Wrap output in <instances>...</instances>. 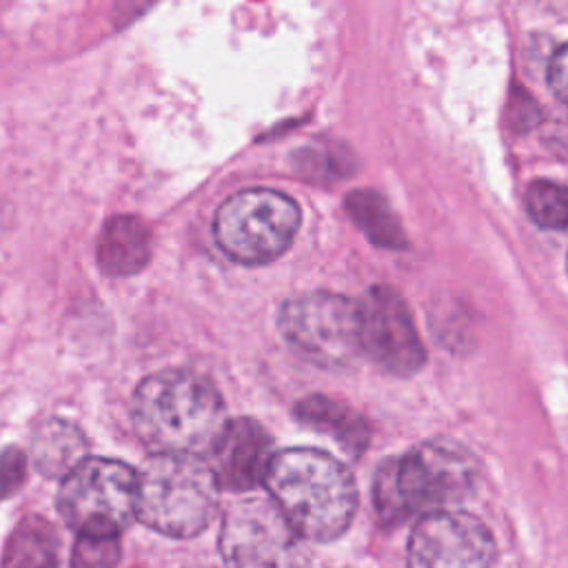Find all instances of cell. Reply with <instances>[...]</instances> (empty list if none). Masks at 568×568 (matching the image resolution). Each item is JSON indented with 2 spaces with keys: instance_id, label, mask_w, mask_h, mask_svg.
Segmentation results:
<instances>
[{
  "instance_id": "6da1fadb",
  "label": "cell",
  "mask_w": 568,
  "mask_h": 568,
  "mask_svg": "<svg viewBox=\"0 0 568 568\" xmlns=\"http://www.w3.org/2000/svg\"><path fill=\"white\" fill-rule=\"evenodd\" d=\"M264 484L302 539H337L357 510V488L351 470L333 455L315 448L275 453Z\"/></svg>"
},
{
  "instance_id": "7a4b0ae2",
  "label": "cell",
  "mask_w": 568,
  "mask_h": 568,
  "mask_svg": "<svg viewBox=\"0 0 568 568\" xmlns=\"http://www.w3.org/2000/svg\"><path fill=\"white\" fill-rule=\"evenodd\" d=\"M224 424L217 388L191 371H160L135 388L133 426L153 453H209Z\"/></svg>"
},
{
  "instance_id": "3957f363",
  "label": "cell",
  "mask_w": 568,
  "mask_h": 568,
  "mask_svg": "<svg viewBox=\"0 0 568 568\" xmlns=\"http://www.w3.org/2000/svg\"><path fill=\"white\" fill-rule=\"evenodd\" d=\"M477 477V462L455 442L433 439L402 457L379 464L373 479L375 510L384 524L430 513L466 497Z\"/></svg>"
},
{
  "instance_id": "277c9868",
  "label": "cell",
  "mask_w": 568,
  "mask_h": 568,
  "mask_svg": "<svg viewBox=\"0 0 568 568\" xmlns=\"http://www.w3.org/2000/svg\"><path fill=\"white\" fill-rule=\"evenodd\" d=\"M217 493L215 473L200 455L158 453L138 473L135 517L166 537H193L215 515Z\"/></svg>"
},
{
  "instance_id": "5b68a950",
  "label": "cell",
  "mask_w": 568,
  "mask_h": 568,
  "mask_svg": "<svg viewBox=\"0 0 568 568\" xmlns=\"http://www.w3.org/2000/svg\"><path fill=\"white\" fill-rule=\"evenodd\" d=\"M302 222L293 197L273 189H244L215 213L217 246L240 264H266L293 242Z\"/></svg>"
},
{
  "instance_id": "8992f818",
  "label": "cell",
  "mask_w": 568,
  "mask_h": 568,
  "mask_svg": "<svg viewBox=\"0 0 568 568\" xmlns=\"http://www.w3.org/2000/svg\"><path fill=\"white\" fill-rule=\"evenodd\" d=\"M220 550L226 568H308L302 537L271 497H248L226 510Z\"/></svg>"
},
{
  "instance_id": "52a82bcc",
  "label": "cell",
  "mask_w": 568,
  "mask_h": 568,
  "mask_svg": "<svg viewBox=\"0 0 568 568\" xmlns=\"http://www.w3.org/2000/svg\"><path fill=\"white\" fill-rule=\"evenodd\" d=\"M284 337L320 366L339 368L362 353L359 304L337 293H308L280 311Z\"/></svg>"
},
{
  "instance_id": "ba28073f",
  "label": "cell",
  "mask_w": 568,
  "mask_h": 568,
  "mask_svg": "<svg viewBox=\"0 0 568 568\" xmlns=\"http://www.w3.org/2000/svg\"><path fill=\"white\" fill-rule=\"evenodd\" d=\"M138 473L106 457H84L62 477L58 508L75 530H124L135 517Z\"/></svg>"
},
{
  "instance_id": "9c48e42d",
  "label": "cell",
  "mask_w": 568,
  "mask_h": 568,
  "mask_svg": "<svg viewBox=\"0 0 568 568\" xmlns=\"http://www.w3.org/2000/svg\"><path fill=\"white\" fill-rule=\"evenodd\" d=\"M495 539L470 513L437 508L419 517L408 548L406 568H490Z\"/></svg>"
},
{
  "instance_id": "30bf717a",
  "label": "cell",
  "mask_w": 568,
  "mask_h": 568,
  "mask_svg": "<svg viewBox=\"0 0 568 568\" xmlns=\"http://www.w3.org/2000/svg\"><path fill=\"white\" fill-rule=\"evenodd\" d=\"M357 304L362 353L399 377L419 371L426 353L402 295L390 286H373Z\"/></svg>"
},
{
  "instance_id": "8fae6325",
  "label": "cell",
  "mask_w": 568,
  "mask_h": 568,
  "mask_svg": "<svg viewBox=\"0 0 568 568\" xmlns=\"http://www.w3.org/2000/svg\"><path fill=\"white\" fill-rule=\"evenodd\" d=\"M271 453V435L251 417L231 419L209 450V464L220 488L248 490L264 481Z\"/></svg>"
},
{
  "instance_id": "7c38bea8",
  "label": "cell",
  "mask_w": 568,
  "mask_h": 568,
  "mask_svg": "<svg viewBox=\"0 0 568 568\" xmlns=\"http://www.w3.org/2000/svg\"><path fill=\"white\" fill-rule=\"evenodd\" d=\"M98 266L109 277H126L151 260V231L135 215L111 217L98 237Z\"/></svg>"
},
{
  "instance_id": "4fadbf2b",
  "label": "cell",
  "mask_w": 568,
  "mask_h": 568,
  "mask_svg": "<svg viewBox=\"0 0 568 568\" xmlns=\"http://www.w3.org/2000/svg\"><path fill=\"white\" fill-rule=\"evenodd\" d=\"M295 415L302 424L331 435L351 455H362L371 442V428L366 419L351 406L326 395L304 397L295 406Z\"/></svg>"
},
{
  "instance_id": "5bb4252c",
  "label": "cell",
  "mask_w": 568,
  "mask_h": 568,
  "mask_svg": "<svg viewBox=\"0 0 568 568\" xmlns=\"http://www.w3.org/2000/svg\"><path fill=\"white\" fill-rule=\"evenodd\" d=\"M31 453L40 473L49 477H64L84 459L87 439L75 424L49 419L38 428Z\"/></svg>"
},
{
  "instance_id": "9a60e30c",
  "label": "cell",
  "mask_w": 568,
  "mask_h": 568,
  "mask_svg": "<svg viewBox=\"0 0 568 568\" xmlns=\"http://www.w3.org/2000/svg\"><path fill=\"white\" fill-rule=\"evenodd\" d=\"M58 535L42 517L22 519L7 539L2 568H55Z\"/></svg>"
},
{
  "instance_id": "2e32d148",
  "label": "cell",
  "mask_w": 568,
  "mask_h": 568,
  "mask_svg": "<svg viewBox=\"0 0 568 568\" xmlns=\"http://www.w3.org/2000/svg\"><path fill=\"white\" fill-rule=\"evenodd\" d=\"M346 211L371 242L386 248H399L406 244L399 220L379 193L368 189L353 191L346 197Z\"/></svg>"
},
{
  "instance_id": "e0dca14e",
  "label": "cell",
  "mask_w": 568,
  "mask_h": 568,
  "mask_svg": "<svg viewBox=\"0 0 568 568\" xmlns=\"http://www.w3.org/2000/svg\"><path fill=\"white\" fill-rule=\"evenodd\" d=\"M526 211L541 229H568V186L552 180H535L526 191Z\"/></svg>"
},
{
  "instance_id": "ac0fdd59",
  "label": "cell",
  "mask_w": 568,
  "mask_h": 568,
  "mask_svg": "<svg viewBox=\"0 0 568 568\" xmlns=\"http://www.w3.org/2000/svg\"><path fill=\"white\" fill-rule=\"evenodd\" d=\"M120 561V532L109 528L78 530L71 568H115Z\"/></svg>"
},
{
  "instance_id": "d6986e66",
  "label": "cell",
  "mask_w": 568,
  "mask_h": 568,
  "mask_svg": "<svg viewBox=\"0 0 568 568\" xmlns=\"http://www.w3.org/2000/svg\"><path fill=\"white\" fill-rule=\"evenodd\" d=\"M27 457L18 448H9L0 455V497L16 493L27 475Z\"/></svg>"
},
{
  "instance_id": "ffe728a7",
  "label": "cell",
  "mask_w": 568,
  "mask_h": 568,
  "mask_svg": "<svg viewBox=\"0 0 568 568\" xmlns=\"http://www.w3.org/2000/svg\"><path fill=\"white\" fill-rule=\"evenodd\" d=\"M548 87L559 102L568 104V42L561 44L550 58Z\"/></svg>"
},
{
  "instance_id": "44dd1931",
  "label": "cell",
  "mask_w": 568,
  "mask_h": 568,
  "mask_svg": "<svg viewBox=\"0 0 568 568\" xmlns=\"http://www.w3.org/2000/svg\"><path fill=\"white\" fill-rule=\"evenodd\" d=\"M151 2L153 0H120L118 2V11H115V20L118 22H129L138 13H142Z\"/></svg>"
},
{
  "instance_id": "7402d4cb",
  "label": "cell",
  "mask_w": 568,
  "mask_h": 568,
  "mask_svg": "<svg viewBox=\"0 0 568 568\" xmlns=\"http://www.w3.org/2000/svg\"><path fill=\"white\" fill-rule=\"evenodd\" d=\"M566 266H568V262H566Z\"/></svg>"
}]
</instances>
